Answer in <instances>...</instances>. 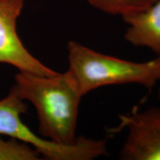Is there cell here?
<instances>
[{"mask_svg":"<svg viewBox=\"0 0 160 160\" xmlns=\"http://www.w3.org/2000/svg\"><path fill=\"white\" fill-rule=\"evenodd\" d=\"M127 137L119 152L124 160H160V107L120 117Z\"/></svg>","mask_w":160,"mask_h":160,"instance_id":"obj_5","label":"cell"},{"mask_svg":"<svg viewBox=\"0 0 160 160\" xmlns=\"http://www.w3.org/2000/svg\"><path fill=\"white\" fill-rule=\"evenodd\" d=\"M94 8L113 16L124 17L147 9L157 0H87Z\"/></svg>","mask_w":160,"mask_h":160,"instance_id":"obj_7","label":"cell"},{"mask_svg":"<svg viewBox=\"0 0 160 160\" xmlns=\"http://www.w3.org/2000/svg\"><path fill=\"white\" fill-rule=\"evenodd\" d=\"M11 90L34 106L42 137L65 145L78 139L77 127L83 97L67 72L42 76L19 71Z\"/></svg>","mask_w":160,"mask_h":160,"instance_id":"obj_1","label":"cell"},{"mask_svg":"<svg viewBox=\"0 0 160 160\" xmlns=\"http://www.w3.org/2000/svg\"><path fill=\"white\" fill-rule=\"evenodd\" d=\"M67 72L82 96L102 87L139 84L153 87V60L144 62L129 61L100 53L76 41L67 45Z\"/></svg>","mask_w":160,"mask_h":160,"instance_id":"obj_2","label":"cell"},{"mask_svg":"<svg viewBox=\"0 0 160 160\" xmlns=\"http://www.w3.org/2000/svg\"><path fill=\"white\" fill-rule=\"evenodd\" d=\"M127 24L125 39L131 45L148 48L160 56V0L138 13L122 17Z\"/></svg>","mask_w":160,"mask_h":160,"instance_id":"obj_6","label":"cell"},{"mask_svg":"<svg viewBox=\"0 0 160 160\" xmlns=\"http://www.w3.org/2000/svg\"><path fill=\"white\" fill-rule=\"evenodd\" d=\"M158 99H159V102H160V87H159V90H158Z\"/></svg>","mask_w":160,"mask_h":160,"instance_id":"obj_10","label":"cell"},{"mask_svg":"<svg viewBox=\"0 0 160 160\" xmlns=\"http://www.w3.org/2000/svg\"><path fill=\"white\" fill-rule=\"evenodd\" d=\"M25 0H0V64H8L19 72L52 76L53 71L37 59L18 35L17 24Z\"/></svg>","mask_w":160,"mask_h":160,"instance_id":"obj_4","label":"cell"},{"mask_svg":"<svg viewBox=\"0 0 160 160\" xmlns=\"http://www.w3.org/2000/svg\"><path fill=\"white\" fill-rule=\"evenodd\" d=\"M42 156L27 143L10 138L3 139L0 135V160H39Z\"/></svg>","mask_w":160,"mask_h":160,"instance_id":"obj_8","label":"cell"},{"mask_svg":"<svg viewBox=\"0 0 160 160\" xmlns=\"http://www.w3.org/2000/svg\"><path fill=\"white\" fill-rule=\"evenodd\" d=\"M153 60V69L152 72V82L156 85L158 82H160V56H158Z\"/></svg>","mask_w":160,"mask_h":160,"instance_id":"obj_9","label":"cell"},{"mask_svg":"<svg viewBox=\"0 0 160 160\" xmlns=\"http://www.w3.org/2000/svg\"><path fill=\"white\" fill-rule=\"evenodd\" d=\"M27 110L25 100L11 90L7 97L0 100V135L27 143L46 159L92 160L108 154L105 139L79 137L73 144L65 145L40 137L21 119Z\"/></svg>","mask_w":160,"mask_h":160,"instance_id":"obj_3","label":"cell"}]
</instances>
